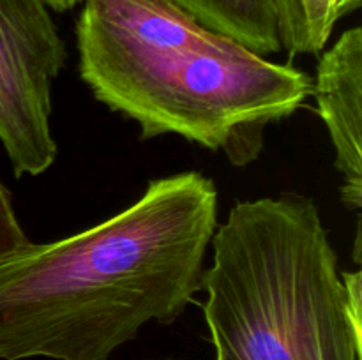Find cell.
<instances>
[{
	"mask_svg": "<svg viewBox=\"0 0 362 360\" xmlns=\"http://www.w3.org/2000/svg\"><path fill=\"white\" fill-rule=\"evenodd\" d=\"M42 2L57 13H64V11H69L78 4H81V0H42Z\"/></svg>",
	"mask_w": 362,
	"mask_h": 360,
	"instance_id": "9",
	"label": "cell"
},
{
	"mask_svg": "<svg viewBox=\"0 0 362 360\" xmlns=\"http://www.w3.org/2000/svg\"><path fill=\"white\" fill-rule=\"evenodd\" d=\"M67 52L42 0H0V141L16 176L55 162L52 85Z\"/></svg>",
	"mask_w": 362,
	"mask_h": 360,
	"instance_id": "4",
	"label": "cell"
},
{
	"mask_svg": "<svg viewBox=\"0 0 362 360\" xmlns=\"http://www.w3.org/2000/svg\"><path fill=\"white\" fill-rule=\"evenodd\" d=\"M28 244L30 240L25 235L23 228L14 214L9 191L0 180V260L23 249Z\"/></svg>",
	"mask_w": 362,
	"mask_h": 360,
	"instance_id": "8",
	"label": "cell"
},
{
	"mask_svg": "<svg viewBox=\"0 0 362 360\" xmlns=\"http://www.w3.org/2000/svg\"><path fill=\"white\" fill-rule=\"evenodd\" d=\"M78 73L141 140L177 134L233 166L264 150L269 126L292 116L313 78L198 23L170 0H81Z\"/></svg>",
	"mask_w": 362,
	"mask_h": 360,
	"instance_id": "2",
	"label": "cell"
},
{
	"mask_svg": "<svg viewBox=\"0 0 362 360\" xmlns=\"http://www.w3.org/2000/svg\"><path fill=\"white\" fill-rule=\"evenodd\" d=\"M211 246L202 289L216 360H361L362 274H339L313 198L237 201Z\"/></svg>",
	"mask_w": 362,
	"mask_h": 360,
	"instance_id": "3",
	"label": "cell"
},
{
	"mask_svg": "<svg viewBox=\"0 0 362 360\" xmlns=\"http://www.w3.org/2000/svg\"><path fill=\"white\" fill-rule=\"evenodd\" d=\"M361 4L362 0H272L279 42L288 60L324 52L338 21Z\"/></svg>",
	"mask_w": 362,
	"mask_h": 360,
	"instance_id": "7",
	"label": "cell"
},
{
	"mask_svg": "<svg viewBox=\"0 0 362 360\" xmlns=\"http://www.w3.org/2000/svg\"><path fill=\"white\" fill-rule=\"evenodd\" d=\"M204 27L240 42L257 55L281 52L272 0H170Z\"/></svg>",
	"mask_w": 362,
	"mask_h": 360,
	"instance_id": "6",
	"label": "cell"
},
{
	"mask_svg": "<svg viewBox=\"0 0 362 360\" xmlns=\"http://www.w3.org/2000/svg\"><path fill=\"white\" fill-rule=\"evenodd\" d=\"M218 189L200 172L148 182L99 224L0 260V359L108 360L202 292Z\"/></svg>",
	"mask_w": 362,
	"mask_h": 360,
	"instance_id": "1",
	"label": "cell"
},
{
	"mask_svg": "<svg viewBox=\"0 0 362 360\" xmlns=\"http://www.w3.org/2000/svg\"><path fill=\"white\" fill-rule=\"evenodd\" d=\"M311 95L334 147L341 201L362 207V28L352 27L322 52Z\"/></svg>",
	"mask_w": 362,
	"mask_h": 360,
	"instance_id": "5",
	"label": "cell"
}]
</instances>
